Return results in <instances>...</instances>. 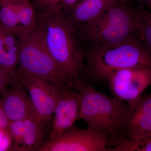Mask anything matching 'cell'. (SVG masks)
<instances>
[{
  "instance_id": "6da1fadb",
  "label": "cell",
  "mask_w": 151,
  "mask_h": 151,
  "mask_svg": "<svg viewBox=\"0 0 151 151\" xmlns=\"http://www.w3.org/2000/svg\"><path fill=\"white\" fill-rule=\"evenodd\" d=\"M73 87L80 96L78 120H84L90 129L105 135L110 147L129 139L132 110L126 102L105 95L81 80Z\"/></svg>"
},
{
  "instance_id": "7a4b0ae2",
  "label": "cell",
  "mask_w": 151,
  "mask_h": 151,
  "mask_svg": "<svg viewBox=\"0 0 151 151\" xmlns=\"http://www.w3.org/2000/svg\"><path fill=\"white\" fill-rule=\"evenodd\" d=\"M35 27L45 45L65 71L69 86L81 80L85 50L74 27L66 19L61 5L37 14Z\"/></svg>"
},
{
  "instance_id": "3957f363",
  "label": "cell",
  "mask_w": 151,
  "mask_h": 151,
  "mask_svg": "<svg viewBox=\"0 0 151 151\" xmlns=\"http://www.w3.org/2000/svg\"><path fill=\"white\" fill-rule=\"evenodd\" d=\"M118 0L96 19L74 26L86 50L110 48L140 37V8Z\"/></svg>"
},
{
  "instance_id": "277c9868",
  "label": "cell",
  "mask_w": 151,
  "mask_h": 151,
  "mask_svg": "<svg viewBox=\"0 0 151 151\" xmlns=\"http://www.w3.org/2000/svg\"><path fill=\"white\" fill-rule=\"evenodd\" d=\"M150 65L151 55L141 37L137 38L115 47L85 50L80 80L93 85L107 80L108 76L116 70Z\"/></svg>"
},
{
  "instance_id": "5b68a950",
  "label": "cell",
  "mask_w": 151,
  "mask_h": 151,
  "mask_svg": "<svg viewBox=\"0 0 151 151\" xmlns=\"http://www.w3.org/2000/svg\"><path fill=\"white\" fill-rule=\"evenodd\" d=\"M17 37L18 67L61 88L68 85L65 71L47 50L35 27L29 32L17 35Z\"/></svg>"
},
{
  "instance_id": "8992f818",
  "label": "cell",
  "mask_w": 151,
  "mask_h": 151,
  "mask_svg": "<svg viewBox=\"0 0 151 151\" xmlns=\"http://www.w3.org/2000/svg\"><path fill=\"white\" fill-rule=\"evenodd\" d=\"M113 97L132 108L151 85V65H141L112 72L107 78Z\"/></svg>"
},
{
  "instance_id": "52a82bcc",
  "label": "cell",
  "mask_w": 151,
  "mask_h": 151,
  "mask_svg": "<svg viewBox=\"0 0 151 151\" xmlns=\"http://www.w3.org/2000/svg\"><path fill=\"white\" fill-rule=\"evenodd\" d=\"M11 78L16 79L24 87L40 119L49 122L63 88L19 67Z\"/></svg>"
},
{
  "instance_id": "ba28073f",
  "label": "cell",
  "mask_w": 151,
  "mask_h": 151,
  "mask_svg": "<svg viewBox=\"0 0 151 151\" xmlns=\"http://www.w3.org/2000/svg\"><path fill=\"white\" fill-rule=\"evenodd\" d=\"M106 137L99 132L72 127L43 143L39 151H111Z\"/></svg>"
},
{
  "instance_id": "9c48e42d",
  "label": "cell",
  "mask_w": 151,
  "mask_h": 151,
  "mask_svg": "<svg viewBox=\"0 0 151 151\" xmlns=\"http://www.w3.org/2000/svg\"><path fill=\"white\" fill-rule=\"evenodd\" d=\"M80 96L73 87L66 85L62 88L52 116L49 139H55L73 127L78 120Z\"/></svg>"
},
{
  "instance_id": "30bf717a",
  "label": "cell",
  "mask_w": 151,
  "mask_h": 151,
  "mask_svg": "<svg viewBox=\"0 0 151 151\" xmlns=\"http://www.w3.org/2000/svg\"><path fill=\"white\" fill-rule=\"evenodd\" d=\"M47 123L26 119L10 122L7 132L14 143V150L39 151L43 143Z\"/></svg>"
},
{
  "instance_id": "8fae6325",
  "label": "cell",
  "mask_w": 151,
  "mask_h": 151,
  "mask_svg": "<svg viewBox=\"0 0 151 151\" xmlns=\"http://www.w3.org/2000/svg\"><path fill=\"white\" fill-rule=\"evenodd\" d=\"M10 84L1 93L0 100L10 122L26 119L42 121L24 87L14 78H11Z\"/></svg>"
},
{
  "instance_id": "7c38bea8",
  "label": "cell",
  "mask_w": 151,
  "mask_h": 151,
  "mask_svg": "<svg viewBox=\"0 0 151 151\" xmlns=\"http://www.w3.org/2000/svg\"><path fill=\"white\" fill-rule=\"evenodd\" d=\"M129 138L140 139L151 135V93L142 95L131 108Z\"/></svg>"
},
{
  "instance_id": "4fadbf2b",
  "label": "cell",
  "mask_w": 151,
  "mask_h": 151,
  "mask_svg": "<svg viewBox=\"0 0 151 151\" xmlns=\"http://www.w3.org/2000/svg\"><path fill=\"white\" fill-rule=\"evenodd\" d=\"M118 0H79L65 14L73 26L91 21L104 12Z\"/></svg>"
},
{
  "instance_id": "5bb4252c",
  "label": "cell",
  "mask_w": 151,
  "mask_h": 151,
  "mask_svg": "<svg viewBox=\"0 0 151 151\" xmlns=\"http://www.w3.org/2000/svg\"><path fill=\"white\" fill-rule=\"evenodd\" d=\"M17 35L0 23V67L12 77L19 65Z\"/></svg>"
},
{
  "instance_id": "9a60e30c",
  "label": "cell",
  "mask_w": 151,
  "mask_h": 151,
  "mask_svg": "<svg viewBox=\"0 0 151 151\" xmlns=\"http://www.w3.org/2000/svg\"><path fill=\"white\" fill-rule=\"evenodd\" d=\"M0 6V23L17 35L21 34L19 22L17 0H3Z\"/></svg>"
},
{
  "instance_id": "2e32d148",
  "label": "cell",
  "mask_w": 151,
  "mask_h": 151,
  "mask_svg": "<svg viewBox=\"0 0 151 151\" xmlns=\"http://www.w3.org/2000/svg\"><path fill=\"white\" fill-rule=\"evenodd\" d=\"M17 8L21 34L30 31L35 27L38 21L37 14L32 3L29 0H17Z\"/></svg>"
},
{
  "instance_id": "e0dca14e",
  "label": "cell",
  "mask_w": 151,
  "mask_h": 151,
  "mask_svg": "<svg viewBox=\"0 0 151 151\" xmlns=\"http://www.w3.org/2000/svg\"><path fill=\"white\" fill-rule=\"evenodd\" d=\"M139 15L141 38L151 56V11L140 8Z\"/></svg>"
},
{
  "instance_id": "ac0fdd59",
  "label": "cell",
  "mask_w": 151,
  "mask_h": 151,
  "mask_svg": "<svg viewBox=\"0 0 151 151\" xmlns=\"http://www.w3.org/2000/svg\"><path fill=\"white\" fill-rule=\"evenodd\" d=\"M34 7L37 8L40 12L60 5L61 0H33Z\"/></svg>"
},
{
  "instance_id": "d6986e66",
  "label": "cell",
  "mask_w": 151,
  "mask_h": 151,
  "mask_svg": "<svg viewBox=\"0 0 151 151\" xmlns=\"http://www.w3.org/2000/svg\"><path fill=\"white\" fill-rule=\"evenodd\" d=\"M12 141L6 131L0 129V151L8 150Z\"/></svg>"
},
{
  "instance_id": "ffe728a7",
  "label": "cell",
  "mask_w": 151,
  "mask_h": 151,
  "mask_svg": "<svg viewBox=\"0 0 151 151\" xmlns=\"http://www.w3.org/2000/svg\"><path fill=\"white\" fill-rule=\"evenodd\" d=\"M10 122V121L8 118L0 100V129L7 132Z\"/></svg>"
},
{
  "instance_id": "44dd1931",
  "label": "cell",
  "mask_w": 151,
  "mask_h": 151,
  "mask_svg": "<svg viewBox=\"0 0 151 151\" xmlns=\"http://www.w3.org/2000/svg\"><path fill=\"white\" fill-rule=\"evenodd\" d=\"M11 81V77L4 71L0 73V94L9 85Z\"/></svg>"
},
{
  "instance_id": "7402d4cb",
  "label": "cell",
  "mask_w": 151,
  "mask_h": 151,
  "mask_svg": "<svg viewBox=\"0 0 151 151\" xmlns=\"http://www.w3.org/2000/svg\"><path fill=\"white\" fill-rule=\"evenodd\" d=\"M79 1V0H61L60 4L61 5L63 12H66L72 8Z\"/></svg>"
},
{
  "instance_id": "603a6c76",
  "label": "cell",
  "mask_w": 151,
  "mask_h": 151,
  "mask_svg": "<svg viewBox=\"0 0 151 151\" xmlns=\"http://www.w3.org/2000/svg\"><path fill=\"white\" fill-rule=\"evenodd\" d=\"M141 139L142 142L141 151H151V135Z\"/></svg>"
},
{
  "instance_id": "cb8c5ba5",
  "label": "cell",
  "mask_w": 151,
  "mask_h": 151,
  "mask_svg": "<svg viewBox=\"0 0 151 151\" xmlns=\"http://www.w3.org/2000/svg\"><path fill=\"white\" fill-rule=\"evenodd\" d=\"M137 2L141 5L147 6L151 11V0H134Z\"/></svg>"
},
{
  "instance_id": "d4e9b609",
  "label": "cell",
  "mask_w": 151,
  "mask_h": 151,
  "mask_svg": "<svg viewBox=\"0 0 151 151\" xmlns=\"http://www.w3.org/2000/svg\"><path fill=\"white\" fill-rule=\"evenodd\" d=\"M119 1L124 2H132L134 0H119Z\"/></svg>"
},
{
  "instance_id": "484cf974",
  "label": "cell",
  "mask_w": 151,
  "mask_h": 151,
  "mask_svg": "<svg viewBox=\"0 0 151 151\" xmlns=\"http://www.w3.org/2000/svg\"><path fill=\"white\" fill-rule=\"evenodd\" d=\"M3 0H0V4H1V2Z\"/></svg>"
},
{
  "instance_id": "4316f807",
  "label": "cell",
  "mask_w": 151,
  "mask_h": 151,
  "mask_svg": "<svg viewBox=\"0 0 151 151\" xmlns=\"http://www.w3.org/2000/svg\"></svg>"
}]
</instances>
